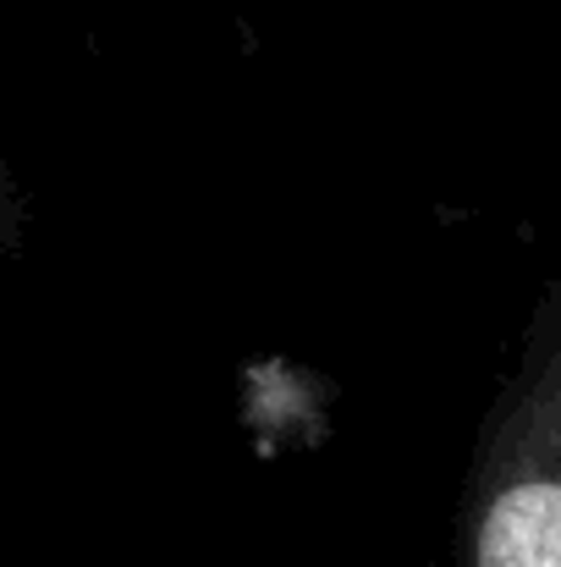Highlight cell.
Masks as SVG:
<instances>
[{
    "label": "cell",
    "mask_w": 561,
    "mask_h": 567,
    "mask_svg": "<svg viewBox=\"0 0 561 567\" xmlns=\"http://www.w3.org/2000/svg\"><path fill=\"white\" fill-rule=\"evenodd\" d=\"M457 567H561V265L474 430Z\"/></svg>",
    "instance_id": "1"
},
{
    "label": "cell",
    "mask_w": 561,
    "mask_h": 567,
    "mask_svg": "<svg viewBox=\"0 0 561 567\" xmlns=\"http://www.w3.org/2000/svg\"><path fill=\"white\" fill-rule=\"evenodd\" d=\"M11 204H17V193H11V183H6V172H0V215L11 220Z\"/></svg>",
    "instance_id": "2"
}]
</instances>
